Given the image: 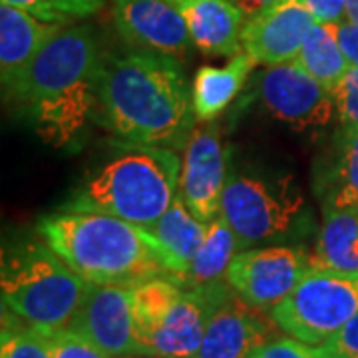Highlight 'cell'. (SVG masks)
<instances>
[{"mask_svg":"<svg viewBox=\"0 0 358 358\" xmlns=\"http://www.w3.org/2000/svg\"><path fill=\"white\" fill-rule=\"evenodd\" d=\"M98 117L129 148H185L195 114L181 60L140 48L103 54Z\"/></svg>","mask_w":358,"mask_h":358,"instance_id":"obj_1","label":"cell"},{"mask_svg":"<svg viewBox=\"0 0 358 358\" xmlns=\"http://www.w3.org/2000/svg\"><path fill=\"white\" fill-rule=\"evenodd\" d=\"M102 62L94 26L68 24L26 70L13 100L48 145H70L98 115Z\"/></svg>","mask_w":358,"mask_h":358,"instance_id":"obj_2","label":"cell"},{"mask_svg":"<svg viewBox=\"0 0 358 358\" xmlns=\"http://www.w3.org/2000/svg\"><path fill=\"white\" fill-rule=\"evenodd\" d=\"M38 233L82 279L96 285L134 287L157 277L181 285L187 273L150 231L112 215L58 211L40 221Z\"/></svg>","mask_w":358,"mask_h":358,"instance_id":"obj_3","label":"cell"},{"mask_svg":"<svg viewBox=\"0 0 358 358\" xmlns=\"http://www.w3.org/2000/svg\"><path fill=\"white\" fill-rule=\"evenodd\" d=\"M181 159L171 148H129L90 176L60 211H90L154 227L179 193Z\"/></svg>","mask_w":358,"mask_h":358,"instance_id":"obj_4","label":"cell"},{"mask_svg":"<svg viewBox=\"0 0 358 358\" xmlns=\"http://www.w3.org/2000/svg\"><path fill=\"white\" fill-rule=\"evenodd\" d=\"M88 289L90 282L46 243H24L4 251L2 308L44 336L70 329Z\"/></svg>","mask_w":358,"mask_h":358,"instance_id":"obj_5","label":"cell"},{"mask_svg":"<svg viewBox=\"0 0 358 358\" xmlns=\"http://www.w3.org/2000/svg\"><path fill=\"white\" fill-rule=\"evenodd\" d=\"M221 215L241 251L294 241L313 227L305 193L293 176H233L223 193Z\"/></svg>","mask_w":358,"mask_h":358,"instance_id":"obj_6","label":"cell"},{"mask_svg":"<svg viewBox=\"0 0 358 358\" xmlns=\"http://www.w3.org/2000/svg\"><path fill=\"white\" fill-rule=\"evenodd\" d=\"M358 315V273L313 267L268 317L282 333L310 346L333 338Z\"/></svg>","mask_w":358,"mask_h":358,"instance_id":"obj_7","label":"cell"},{"mask_svg":"<svg viewBox=\"0 0 358 358\" xmlns=\"http://www.w3.org/2000/svg\"><path fill=\"white\" fill-rule=\"evenodd\" d=\"M310 268L313 259L301 247H253L235 255L225 282L251 307L271 310L293 293Z\"/></svg>","mask_w":358,"mask_h":358,"instance_id":"obj_8","label":"cell"},{"mask_svg":"<svg viewBox=\"0 0 358 358\" xmlns=\"http://www.w3.org/2000/svg\"><path fill=\"white\" fill-rule=\"evenodd\" d=\"M225 281L203 287H183V293L150 329L138 333L140 355L193 358L197 355L211 313L229 293Z\"/></svg>","mask_w":358,"mask_h":358,"instance_id":"obj_9","label":"cell"},{"mask_svg":"<svg viewBox=\"0 0 358 358\" xmlns=\"http://www.w3.org/2000/svg\"><path fill=\"white\" fill-rule=\"evenodd\" d=\"M263 108L294 131L324 128L336 114L333 92L296 64L268 66L257 80Z\"/></svg>","mask_w":358,"mask_h":358,"instance_id":"obj_10","label":"cell"},{"mask_svg":"<svg viewBox=\"0 0 358 358\" xmlns=\"http://www.w3.org/2000/svg\"><path fill=\"white\" fill-rule=\"evenodd\" d=\"M227 150L215 124L193 128L183 148L179 193L192 213L211 223L221 213L227 187Z\"/></svg>","mask_w":358,"mask_h":358,"instance_id":"obj_11","label":"cell"},{"mask_svg":"<svg viewBox=\"0 0 358 358\" xmlns=\"http://www.w3.org/2000/svg\"><path fill=\"white\" fill-rule=\"evenodd\" d=\"M68 331L80 334L114 358L140 355L131 313V287L90 282L88 293Z\"/></svg>","mask_w":358,"mask_h":358,"instance_id":"obj_12","label":"cell"},{"mask_svg":"<svg viewBox=\"0 0 358 358\" xmlns=\"http://www.w3.org/2000/svg\"><path fill=\"white\" fill-rule=\"evenodd\" d=\"M115 30L129 48L183 60L193 42L173 0H112Z\"/></svg>","mask_w":358,"mask_h":358,"instance_id":"obj_13","label":"cell"},{"mask_svg":"<svg viewBox=\"0 0 358 358\" xmlns=\"http://www.w3.org/2000/svg\"><path fill=\"white\" fill-rule=\"evenodd\" d=\"M279 327L261 308L245 303L233 289L211 313L203 341L193 358H251L279 336Z\"/></svg>","mask_w":358,"mask_h":358,"instance_id":"obj_14","label":"cell"},{"mask_svg":"<svg viewBox=\"0 0 358 358\" xmlns=\"http://www.w3.org/2000/svg\"><path fill=\"white\" fill-rule=\"evenodd\" d=\"M315 22L317 18L301 0H281L245 20L241 46L257 66L294 62Z\"/></svg>","mask_w":358,"mask_h":358,"instance_id":"obj_15","label":"cell"},{"mask_svg":"<svg viewBox=\"0 0 358 358\" xmlns=\"http://www.w3.org/2000/svg\"><path fill=\"white\" fill-rule=\"evenodd\" d=\"M64 24L44 22L18 6L0 2V80L13 98L26 70Z\"/></svg>","mask_w":358,"mask_h":358,"instance_id":"obj_16","label":"cell"},{"mask_svg":"<svg viewBox=\"0 0 358 358\" xmlns=\"http://www.w3.org/2000/svg\"><path fill=\"white\" fill-rule=\"evenodd\" d=\"M185 20L193 46L205 56H229L243 52L241 32L245 14L231 0H173Z\"/></svg>","mask_w":358,"mask_h":358,"instance_id":"obj_17","label":"cell"},{"mask_svg":"<svg viewBox=\"0 0 358 358\" xmlns=\"http://www.w3.org/2000/svg\"><path fill=\"white\" fill-rule=\"evenodd\" d=\"M322 209H358V128L343 126L315 169Z\"/></svg>","mask_w":358,"mask_h":358,"instance_id":"obj_18","label":"cell"},{"mask_svg":"<svg viewBox=\"0 0 358 358\" xmlns=\"http://www.w3.org/2000/svg\"><path fill=\"white\" fill-rule=\"evenodd\" d=\"M257 62L245 52L235 54L225 66H201L193 78L192 103L195 120L209 124L223 114L243 90Z\"/></svg>","mask_w":358,"mask_h":358,"instance_id":"obj_19","label":"cell"},{"mask_svg":"<svg viewBox=\"0 0 358 358\" xmlns=\"http://www.w3.org/2000/svg\"><path fill=\"white\" fill-rule=\"evenodd\" d=\"M313 267L358 273V209H322Z\"/></svg>","mask_w":358,"mask_h":358,"instance_id":"obj_20","label":"cell"},{"mask_svg":"<svg viewBox=\"0 0 358 358\" xmlns=\"http://www.w3.org/2000/svg\"><path fill=\"white\" fill-rule=\"evenodd\" d=\"M294 62L308 76H313L329 92H333L334 86L350 68V62L338 40L336 24L315 22L303 40V46Z\"/></svg>","mask_w":358,"mask_h":358,"instance_id":"obj_21","label":"cell"},{"mask_svg":"<svg viewBox=\"0 0 358 358\" xmlns=\"http://www.w3.org/2000/svg\"><path fill=\"white\" fill-rule=\"evenodd\" d=\"M241 251L237 243V237L229 227L225 217L219 213L207 227V235L193 259L192 267L183 277L181 287H203L211 282L225 281V273L229 268L231 261Z\"/></svg>","mask_w":358,"mask_h":358,"instance_id":"obj_22","label":"cell"},{"mask_svg":"<svg viewBox=\"0 0 358 358\" xmlns=\"http://www.w3.org/2000/svg\"><path fill=\"white\" fill-rule=\"evenodd\" d=\"M207 227L209 223L195 217L192 209L183 201L181 193H178L169 209L148 231L189 271L193 259L203 245Z\"/></svg>","mask_w":358,"mask_h":358,"instance_id":"obj_23","label":"cell"},{"mask_svg":"<svg viewBox=\"0 0 358 358\" xmlns=\"http://www.w3.org/2000/svg\"><path fill=\"white\" fill-rule=\"evenodd\" d=\"M34 14L44 22L74 24L102 10L103 0H0Z\"/></svg>","mask_w":358,"mask_h":358,"instance_id":"obj_24","label":"cell"},{"mask_svg":"<svg viewBox=\"0 0 358 358\" xmlns=\"http://www.w3.org/2000/svg\"><path fill=\"white\" fill-rule=\"evenodd\" d=\"M2 317L0 358H52L44 334L32 331L6 308Z\"/></svg>","mask_w":358,"mask_h":358,"instance_id":"obj_25","label":"cell"},{"mask_svg":"<svg viewBox=\"0 0 358 358\" xmlns=\"http://www.w3.org/2000/svg\"><path fill=\"white\" fill-rule=\"evenodd\" d=\"M336 115L343 126L358 128V66H350L333 90Z\"/></svg>","mask_w":358,"mask_h":358,"instance_id":"obj_26","label":"cell"},{"mask_svg":"<svg viewBox=\"0 0 358 358\" xmlns=\"http://www.w3.org/2000/svg\"><path fill=\"white\" fill-rule=\"evenodd\" d=\"M44 338L48 343L52 358H114L72 331H62Z\"/></svg>","mask_w":358,"mask_h":358,"instance_id":"obj_27","label":"cell"},{"mask_svg":"<svg viewBox=\"0 0 358 358\" xmlns=\"http://www.w3.org/2000/svg\"><path fill=\"white\" fill-rule=\"evenodd\" d=\"M315 350L319 358H358V315Z\"/></svg>","mask_w":358,"mask_h":358,"instance_id":"obj_28","label":"cell"},{"mask_svg":"<svg viewBox=\"0 0 358 358\" xmlns=\"http://www.w3.org/2000/svg\"><path fill=\"white\" fill-rule=\"evenodd\" d=\"M251 358H319L315 346L305 345L293 336H277L261 346Z\"/></svg>","mask_w":358,"mask_h":358,"instance_id":"obj_29","label":"cell"},{"mask_svg":"<svg viewBox=\"0 0 358 358\" xmlns=\"http://www.w3.org/2000/svg\"><path fill=\"white\" fill-rule=\"evenodd\" d=\"M317 22L341 24L346 20V0H301Z\"/></svg>","mask_w":358,"mask_h":358,"instance_id":"obj_30","label":"cell"},{"mask_svg":"<svg viewBox=\"0 0 358 358\" xmlns=\"http://www.w3.org/2000/svg\"><path fill=\"white\" fill-rule=\"evenodd\" d=\"M336 32L350 66H358V24L345 20L336 24Z\"/></svg>","mask_w":358,"mask_h":358,"instance_id":"obj_31","label":"cell"},{"mask_svg":"<svg viewBox=\"0 0 358 358\" xmlns=\"http://www.w3.org/2000/svg\"><path fill=\"white\" fill-rule=\"evenodd\" d=\"M235 6H239V10L245 14V18H251L255 14L263 13L265 8L281 2V0H231Z\"/></svg>","mask_w":358,"mask_h":358,"instance_id":"obj_32","label":"cell"},{"mask_svg":"<svg viewBox=\"0 0 358 358\" xmlns=\"http://www.w3.org/2000/svg\"><path fill=\"white\" fill-rule=\"evenodd\" d=\"M346 20L358 24V0H346Z\"/></svg>","mask_w":358,"mask_h":358,"instance_id":"obj_33","label":"cell"},{"mask_svg":"<svg viewBox=\"0 0 358 358\" xmlns=\"http://www.w3.org/2000/svg\"><path fill=\"white\" fill-rule=\"evenodd\" d=\"M126 358H169V357H157V355H134V357Z\"/></svg>","mask_w":358,"mask_h":358,"instance_id":"obj_34","label":"cell"}]
</instances>
